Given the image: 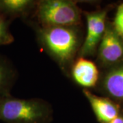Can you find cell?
Segmentation results:
<instances>
[{
	"label": "cell",
	"mask_w": 123,
	"mask_h": 123,
	"mask_svg": "<svg viewBox=\"0 0 123 123\" xmlns=\"http://www.w3.org/2000/svg\"><path fill=\"white\" fill-rule=\"evenodd\" d=\"M109 123H123V117L118 116V117H116V118L112 120Z\"/></svg>",
	"instance_id": "4fadbf2b"
},
{
	"label": "cell",
	"mask_w": 123,
	"mask_h": 123,
	"mask_svg": "<svg viewBox=\"0 0 123 123\" xmlns=\"http://www.w3.org/2000/svg\"><path fill=\"white\" fill-rule=\"evenodd\" d=\"M10 21L0 13V45H8L14 42V36L10 30Z\"/></svg>",
	"instance_id": "8fae6325"
},
{
	"label": "cell",
	"mask_w": 123,
	"mask_h": 123,
	"mask_svg": "<svg viewBox=\"0 0 123 123\" xmlns=\"http://www.w3.org/2000/svg\"><path fill=\"white\" fill-rule=\"evenodd\" d=\"M38 35L59 64L65 66L73 60L79 44V36L74 27H42Z\"/></svg>",
	"instance_id": "7a4b0ae2"
},
{
	"label": "cell",
	"mask_w": 123,
	"mask_h": 123,
	"mask_svg": "<svg viewBox=\"0 0 123 123\" xmlns=\"http://www.w3.org/2000/svg\"><path fill=\"white\" fill-rule=\"evenodd\" d=\"M52 115L51 106L40 98H0V120L6 123H47Z\"/></svg>",
	"instance_id": "6da1fadb"
},
{
	"label": "cell",
	"mask_w": 123,
	"mask_h": 123,
	"mask_svg": "<svg viewBox=\"0 0 123 123\" xmlns=\"http://www.w3.org/2000/svg\"><path fill=\"white\" fill-rule=\"evenodd\" d=\"M99 58L105 64H113L123 58V44L114 29L106 28L98 50Z\"/></svg>",
	"instance_id": "5b68a950"
},
{
	"label": "cell",
	"mask_w": 123,
	"mask_h": 123,
	"mask_svg": "<svg viewBox=\"0 0 123 123\" xmlns=\"http://www.w3.org/2000/svg\"><path fill=\"white\" fill-rule=\"evenodd\" d=\"M36 5V15L43 27H74L81 22V11L75 1L43 0Z\"/></svg>",
	"instance_id": "3957f363"
},
{
	"label": "cell",
	"mask_w": 123,
	"mask_h": 123,
	"mask_svg": "<svg viewBox=\"0 0 123 123\" xmlns=\"http://www.w3.org/2000/svg\"><path fill=\"white\" fill-rule=\"evenodd\" d=\"M36 4L31 0H0V13L8 18L25 17Z\"/></svg>",
	"instance_id": "9c48e42d"
},
{
	"label": "cell",
	"mask_w": 123,
	"mask_h": 123,
	"mask_svg": "<svg viewBox=\"0 0 123 123\" xmlns=\"http://www.w3.org/2000/svg\"><path fill=\"white\" fill-rule=\"evenodd\" d=\"M71 74L77 84L86 89L92 88L97 84L99 73L93 62L79 57L72 66Z\"/></svg>",
	"instance_id": "8992f818"
},
{
	"label": "cell",
	"mask_w": 123,
	"mask_h": 123,
	"mask_svg": "<svg viewBox=\"0 0 123 123\" xmlns=\"http://www.w3.org/2000/svg\"><path fill=\"white\" fill-rule=\"evenodd\" d=\"M114 30L123 38V3L118 6L114 19Z\"/></svg>",
	"instance_id": "7c38bea8"
},
{
	"label": "cell",
	"mask_w": 123,
	"mask_h": 123,
	"mask_svg": "<svg viewBox=\"0 0 123 123\" xmlns=\"http://www.w3.org/2000/svg\"><path fill=\"white\" fill-rule=\"evenodd\" d=\"M106 14L105 11L85 13L87 21V33L80 49V57H85L94 53L105 31Z\"/></svg>",
	"instance_id": "277c9868"
},
{
	"label": "cell",
	"mask_w": 123,
	"mask_h": 123,
	"mask_svg": "<svg viewBox=\"0 0 123 123\" xmlns=\"http://www.w3.org/2000/svg\"><path fill=\"white\" fill-rule=\"evenodd\" d=\"M104 87L111 96L123 100V66L111 70L106 75Z\"/></svg>",
	"instance_id": "30bf717a"
},
{
	"label": "cell",
	"mask_w": 123,
	"mask_h": 123,
	"mask_svg": "<svg viewBox=\"0 0 123 123\" xmlns=\"http://www.w3.org/2000/svg\"><path fill=\"white\" fill-rule=\"evenodd\" d=\"M17 77V70L12 62L0 55V98L11 95Z\"/></svg>",
	"instance_id": "ba28073f"
},
{
	"label": "cell",
	"mask_w": 123,
	"mask_h": 123,
	"mask_svg": "<svg viewBox=\"0 0 123 123\" xmlns=\"http://www.w3.org/2000/svg\"><path fill=\"white\" fill-rule=\"evenodd\" d=\"M84 94L101 123H109L118 116V107L108 98L98 97L87 89H84Z\"/></svg>",
	"instance_id": "52a82bcc"
}]
</instances>
